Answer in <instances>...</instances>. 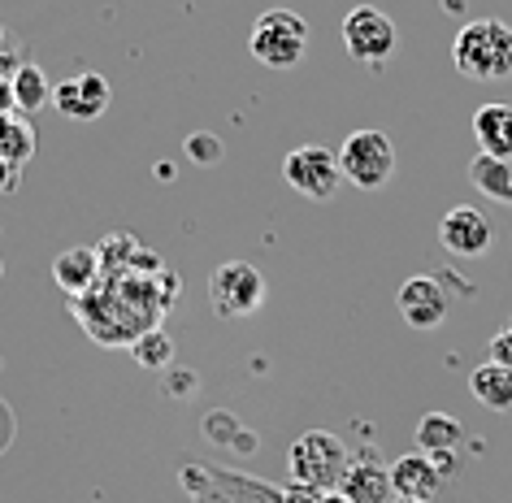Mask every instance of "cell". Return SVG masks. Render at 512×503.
I'll return each instance as SVG.
<instances>
[{
    "mask_svg": "<svg viewBox=\"0 0 512 503\" xmlns=\"http://www.w3.org/2000/svg\"><path fill=\"white\" fill-rule=\"evenodd\" d=\"M456 70L473 83H495L512 74V27L499 18H478L456 31L452 44Z\"/></svg>",
    "mask_w": 512,
    "mask_h": 503,
    "instance_id": "cell-1",
    "label": "cell"
},
{
    "mask_svg": "<svg viewBox=\"0 0 512 503\" xmlns=\"http://www.w3.org/2000/svg\"><path fill=\"white\" fill-rule=\"evenodd\" d=\"M178 477H183L191 503H283V486L261 482V477L239 469H222V464L187 460Z\"/></svg>",
    "mask_w": 512,
    "mask_h": 503,
    "instance_id": "cell-2",
    "label": "cell"
},
{
    "mask_svg": "<svg viewBox=\"0 0 512 503\" xmlns=\"http://www.w3.org/2000/svg\"><path fill=\"white\" fill-rule=\"evenodd\" d=\"M348 464H352V456H348V443H343L339 434L309 430V434L296 438V447H291L287 473H291V482L330 495V490H339L343 473H348Z\"/></svg>",
    "mask_w": 512,
    "mask_h": 503,
    "instance_id": "cell-3",
    "label": "cell"
},
{
    "mask_svg": "<svg viewBox=\"0 0 512 503\" xmlns=\"http://www.w3.org/2000/svg\"><path fill=\"white\" fill-rule=\"evenodd\" d=\"M248 48L261 66L291 70L304 61V53H309V22L300 14H291V9H265V14L252 22Z\"/></svg>",
    "mask_w": 512,
    "mask_h": 503,
    "instance_id": "cell-4",
    "label": "cell"
},
{
    "mask_svg": "<svg viewBox=\"0 0 512 503\" xmlns=\"http://www.w3.org/2000/svg\"><path fill=\"white\" fill-rule=\"evenodd\" d=\"M339 170L361 191L387 187L395 174V144L382 131H352L339 148Z\"/></svg>",
    "mask_w": 512,
    "mask_h": 503,
    "instance_id": "cell-5",
    "label": "cell"
},
{
    "mask_svg": "<svg viewBox=\"0 0 512 503\" xmlns=\"http://www.w3.org/2000/svg\"><path fill=\"white\" fill-rule=\"evenodd\" d=\"M209 304L217 317H252L265 304V278L248 261H222L209 278Z\"/></svg>",
    "mask_w": 512,
    "mask_h": 503,
    "instance_id": "cell-6",
    "label": "cell"
},
{
    "mask_svg": "<svg viewBox=\"0 0 512 503\" xmlns=\"http://www.w3.org/2000/svg\"><path fill=\"white\" fill-rule=\"evenodd\" d=\"M283 178L291 191H300L304 200H317L326 204L330 196L339 191L343 183V170H339V157L322 144H304V148H291L283 157Z\"/></svg>",
    "mask_w": 512,
    "mask_h": 503,
    "instance_id": "cell-7",
    "label": "cell"
},
{
    "mask_svg": "<svg viewBox=\"0 0 512 503\" xmlns=\"http://www.w3.org/2000/svg\"><path fill=\"white\" fill-rule=\"evenodd\" d=\"M343 48L361 66H382L395 53V22L374 5H356L343 18Z\"/></svg>",
    "mask_w": 512,
    "mask_h": 503,
    "instance_id": "cell-8",
    "label": "cell"
},
{
    "mask_svg": "<svg viewBox=\"0 0 512 503\" xmlns=\"http://www.w3.org/2000/svg\"><path fill=\"white\" fill-rule=\"evenodd\" d=\"M395 304H400V317L413 330H434V326H443V321H447V313H452V295H447L443 282L430 278V274L404 278Z\"/></svg>",
    "mask_w": 512,
    "mask_h": 503,
    "instance_id": "cell-9",
    "label": "cell"
},
{
    "mask_svg": "<svg viewBox=\"0 0 512 503\" xmlns=\"http://www.w3.org/2000/svg\"><path fill=\"white\" fill-rule=\"evenodd\" d=\"M439 243L452 256L478 261V256L491 252V222H486V213H478L473 204H456L439 222Z\"/></svg>",
    "mask_w": 512,
    "mask_h": 503,
    "instance_id": "cell-10",
    "label": "cell"
},
{
    "mask_svg": "<svg viewBox=\"0 0 512 503\" xmlns=\"http://www.w3.org/2000/svg\"><path fill=\"white\" fill-rule=\"evenodd\" d=\"M109 83H105V74H96V70H83V74H70L66 83H57L53 87V105L57 113H66V118L74 122H96L100 113L109 109Z\"/></svg>",
    "mask_w": 512,
    "mask_h": 503,
    "instance_id": "cell-11",
    "label": "cell"
},
{
    "mask_svg": "<svg viewBox=\"0 0 512 503\" xmlns=\"http://www.w3.org/2000/svg\"><path fill=\"white\" fill-rule=\"evenodd\" d=\"M391 486L395 499H417V503H434L443 486V464L430 460L426 451H408L391 464Z\"/></svg>",
    "mask_w": 512,
    "mask_h": 503,
    "instance_id": "cell-12",
    "label": "cell"
},
{
    "mask_svg": "<svg viewBox=\"0 0 512 503\" xmlns=\"http://www.w3.org/2000/svg\"><path fill=\"white\" fill-rule=\"evenodd\" d=\"M339 495L348 503H395V486H391V469H382L369 456H352L348 473L339 482Z\"/></svg>",
    "mask_w": 512,
    "mask_h": 503,
    "instance_id": "cell-13",
    "label": "cell"
},
{
    "mask_svg": "<svg viewBox=\"0 0 512 503\" xmlns=\"http://www.w3.org/2000/svg\"><path fill=\"white\" fill-rule=\"evenodd\" d=\"M100 252L96 248H66V252H57V261H53V282L61 291L70 295V300H79V295L87 291H96L100 287Z\"/></svg>",
    "mask_w": 512,
    "mask_h": 503,
    "instance_id": "cell-14",
    "label": "cell"
},
{
    "mask_svg": "<svg viewBox=\"0 0 512 503\" xmlns=\"http://www.w3.org/2000/svg\"><path fill=\"white\" fill-rule=\"evenodd\" d=\"M100 269L105 278H126V274H148V269H161V256L144 252V243L131 235H109L100 243Z\"/></svg>",
    "mask_w": 512,
    "mask_h": 503,
    "instance_id": "cell-15",
    "label": "cell"
},
{
    "mask_svg": "<svg viewBox=\"0 0 512 503\" xmlns=\"http://www.w3.org/2000/svg\"><path fill=\"white\" fill-rule=\"evenodd\" d=\"M473 139L486 157L512 161V105H482L473 113Z\"/></svg>",
    "mask_w": 512,
    "mask_h": 503,
    "instance_id": "cell-16",
    "label": "cell"
},
{
    "mask_svg": "<svg viewBox=\"0 0 512 503\" xmlns=\"http://www.w3.org/2000/svg\"><path fill=\"white\" fill-rule=\"evenodd\" d=\"M469 395L491 412H512V369L499 365V360H482L469 373Z\"/></svg>",
    "mask_w": 512,
    "mask_h": 503,
    "instance_id": "cell-17",
    "label": "cell"
},
{
    "mask_svg": "<svg viewBox=\"0 0 512 503\" xmlns=\"http://www.w3.org/2000/svg\"><path fill=\"white\" fill-rule=\"evenodd\" d=\"M460 438H465V425L447 412H426L417 421V451H426L430 460H443V456H456Z\"/></svg>",
    "mask_w": 512,
    "mask_h": 503,
    "instance_id": "cell-18",
    "label": "cell"
},
{
    "mask_svg": "<svg viewBox=\"0 0 512 503\" xmlns=\"http://www.w3.org/2000/svg\"><path fill=\"white\" fill-rule=\"evenodd\" d=\"M9 92H14L18 113H40L53 100V87H48V74L40 66H18L9 74Z\"/></svg>",
    "mask_w": 512,
    "mask_h": 503,
    "instance_id": "cell-19",
    "label": "cell"
},
{
    "mask_svg": "<svg viewBox=\"0 0 512 503\" xmlns=\"http://www.w3.org/2000/svg\"><path fill=\"white\" fill-rule=\"evenodd\" d=\"M469 178L473 187L482 191V196H491L499 204H512V165L499 161V157H486V152H478L469 165Z\"/></svg>",
    "mask_w": 512,
    "mask_h": 503,
    "instance_id": "cell-20",
    "label": "cell"
},
{
    "mask_svg": "<svg viewBox=\"0 0 512 503\" xmlns=\"http://www.w3.org/2000/svg\"><path fill=\"white\" fill-rule=\"evenodd\" d=\"M174 339L165 334L161 326H152V330H144L139 339L131 343V356H135V365L139 369H152V373H161V369H170L174 365Z\"/></svg>",
    "mask_w": 512,
    "mask_h": 503,
    "instance_id": "cell-21",
    "label": "cell"
},
{
    "mask_svg": "<svg viewBox=\"0 0 512 503\" xmlns=\"http://www.w3.org/2000/svg\"><path fill=\"white\" fill-rule=\"evenodd\" d=\"M486 352H491L486 360H499V365H508V369H512V326L499 330L495 339H491V347H486Z\"/></svg>",
    "mask_w": 512,
    "mask_h": 503,
    "instance_id": "cell-22",
    "label": "cell"
},
{
    "mask_svg": "<svg viewBox=\"0 0 512 503\" xmlns=\"http://www.w3.org/2000/svg\"><path fill=\"white\" fill-rule=\"evenodd\" d=\"M191 157L196 161H217L222 157V148H217L213 135H191Z\"/></svg>",
    "mask_w": 512,
    "mask_h": 503,
    "instance_id": "cell-23",
    "label": "cell"
},
{
    "mask_svg": "<svg viewBox=\"0 0 512 503\" xmlns=\"http://www.w3.org/2000/svg\"><path fill=\"white\" fill-rule=\"evenodd\" d=\"M283 503H322V490H309L300 482H287L283 486Z\"/></svg>",
    "mask_w": 512,
    "mask_h": 503,
    "instance_id": "cell-24",
    "label": "cell"
},
{
    "mask_svg": "<svg viewBox=\"0 0 512 503\" xmlns=\"http://www.w3.org/2000/svg\"><path fill=\"white\" fill-rule=\"evenodd\" d=\"M9 438H14V412H9V404L0 399V451L9 447Z\"/></svg>",
    "mask_w": 512,
    "mask_h": 503,
    "instance_id": "cell-25",
    "label": "cell"
},
{
    "mask_svg": "<svg viewBox=\"0 0 512 503\" xmlns=\"http://www.w3.org/2000/svg\"><path fill=\"white\" fill-rule=\"evenodd\" d=\"M14 105V92H9V83H0V113Z\"/></svg>",
    "mask_w": 512,
    "mask_h": 503,
    "instance_id": "cell-26",
    "label": "cell"
},
{
    "mask_svg": "<svg viewBox=\"0 0 512 503\" xmlns=\"http://www.w3.org/2000/svg\"><path fill=\"white\" fill-rule=\"evenodd\" d=\"M322 503H348V499H343L339 490H330V495H322Z\"/></svg>",
    "mask_w": 512,
    "mask_h": 503,
    "instance_id": "cell-27",
    "label": "cell"
},
{
    "mask_svg": "<svg viewBox=\"0 0 512 503\" xmlns=\"http://www.w3.org/2000/svg\"><path fill=\"white\" fill-rule=\"evenodd\" d=\"M395 503H417V499H395Z\"/></svg>",
    "mask_w": 512,
    "mask_h": 503,
    "instance_id": "cell-28",
    "label": "cell"
},
{
    "mask_svg": "<svg viewBox=\"0 0 512 503\" xmlns=\"http://www.w3.org/2000/svg\"><path fill=\"white\" fill-rule=\"evenodd\" d=\"M0 274H5V261H0Z\"/></svg>",
    "mask_w": 512,
    "mask_h": 503,
    "instance_id": "cell-29",
    "label": "cell"
}]
</instances>
